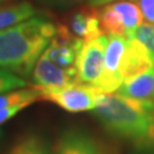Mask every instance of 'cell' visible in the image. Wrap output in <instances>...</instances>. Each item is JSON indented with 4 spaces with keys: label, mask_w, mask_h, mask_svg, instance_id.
<instances>
[{
    "label": "cell",
    "mask_w": 154,
    "mask_h": 154,
    "mask_svg": "<svg viewBox=\"0 0 154 154\" xmlns=\"http://www.w3.org/2000/svg\"><path fill=\"white\" fill-rule=\"evenodd\" d=\"M32 79L38 88H63L77 82V71L76 67L62 68L42 53L32 69Z\"/></svg>",
    "instance_id": "cell-9"
},
{
    "label": "cell",
    "mask_w": 154,
    "mask_h": 154,
    "mask_svg": "<svg viewBox=\"0 0 154 154\" xmlns=\"http://www.w3.org/2000/svg\"><path fill=\"white\" fill-rule=\"evenodd\" d=\"M55 32L57 26L42 16L0 31V69L28 76Z\"/></svg>",
    "instance_id": "cell-1"
},
{
    "label": "cell",
    "mask_w": 154,
    "mask_h": 154,
    "mask_svg": "<svg viewBox=\"0 0 154 154\" xmlns=\"http://www.w3.org/2000/svg\"><path fill=\"white\" fill-rule=\"evenodd\" d=\"M36 8L27 2L0 7V31L16 26L18 23L36 16Z\"/></svg>",
    "instance_id": "cell-13"
},
{
    "label": "cell",
    "mask_w": 154,
    "mask_h": 154,
    "mask_svg": "<svg viewBox=\"0 0 154 154\" xmlns=\"http://www.w3.org/2000/svg\"><path fill=\"white\" fill-rule=\"evenodd\" d=\"M7 154H54V150L40 135L28 134L18 139Z\"/></svg>",
    "instance_id": "cell-14"
},
{
    "label": "cell",
    "mask_w": 154,
    "mask_h": 154,
    "mask_svg": "<svg viewBox=\"0 0 154 154\" xmlns=\"http://www.w3.org/2000/svg\"><path fill=\"white\" fill-rule=\"evenodd\" d=\"M118 94L154 104V66L123 81L118 88Z\"/></svg>",
    "instance_id": "cell-12"
},
{
    "label": "cell",
    "mask_w": 154,
    "mask_h": 154,
    "mask_svg": "<svg viewBox=\"0 0 154 154\" xmlns=\"http://www.w3.org/2000/svg\"><path fill=\"white\" fill-rule=\"evenodd\" d=\"M114 2H121V0H86L88 5L91 7H102L105 5V4H109V3H114Z\"/></svg>",
    "instance_id": "cell-22"
},
{
    "label": "cell",
    "mask_w": 154,
    "mask_h": 154,
    "mask_svg": "<svg viewBox=\"0 0 154 154\" xmlns=\"http://www.w3.org/2000/svg\"><path fill=\"white\" fill-rule=\"evenodd\" d=\"M99 11L100 27L103 32L114 36L132 37L143 23V14L136 4L131 2H114L105 4Z\"/></svg>",
    "instance_id": "cell-4"
},
{
    "label": "cell",
    "mask_w": 154,
    "mask_h": 154,
    "mask_svg": "<svg viewBox=\"0 0 154 154\" xmlns=\"http://www.w3.org/2000/svg\"><path fill=\"white\" fill-rule=\"evenodd\" d=\"M40 100L38 90L33 86L31 89H16L0 94V109L14 107V105H31Z\"/></svg>",
    "instance_id": "cell-15"
},
{
    "label": "cell",
    "mask_w": 154,
    "mask_h": 154,
    "mask_svg": "<svg viewBox=\"0 0 154 154\" xmlns=\"http://www.w3.org/2000/svg\"><path fill=\"white\" fill-rule=\"evenodd\" d=\"M27 82L21 77H18L13 73L5 69H0V94L5 93V91L16 90L25 88Z\"/></svg>",
    "instance_id": "cell-17"
},
{
    "label": "cell",
    "mask_w": 154,
    "mask_h": 154,
    "mask_svg": "<svg viewBox=\"0 0 154 154\" xmlns=\"http://www.w3.org/2000/svg\"><path fill=\"white\" fill-rule=\"evenodd\" d=\"M2 140H3V130L0 128V145H2Z\"/></svg>",
    "instance_id": "cell-23"
},
{
    "label": "cell",
    "mask_w": 154,
    "mask_h": 154,
    "mask_svg": "<svg viewBox=\"0 0 154 154\" xmlns=\"http://www.w3.org/2000/svg\"><path fill=\"white\" fill-rule=\"evenodd\" d=\"M153 66L154 62L146 48L135 37L127 38V45L123 54L121 68L123 81L149 69Z\"/></svg>",
    "instance_id": "cell-11"
},
{
    "label": "cell",
    "mask_w": 154,
    "mask_h": 154,
    "mask_svg": "<svg viewBox=\"0 0 154 154\" xmlns=\"http://www.w3.org/2000/svg\"><path fill=\"white\" fill-rule=\"evenodd\" d=\"M64 25L75 37L84 42L93 41L102 36L103 30L100 27L99 11L95 7L86 5L71 13Z\"/></svg>",
    "instance_id": "cell-10"
},
{
    "label": "cell",
    "mask_w": 154,
    "mask_h": 154,
    "mask_svg": "<svg viewBox=\"0 0 154 154\" xmlns=\"http://www.w3.org/2000/svg\"><path fill=\"white\" fill-rule=\"evenodd\" d=\"M144 144H148L150 146H154V116L150 121V125H149V130H148V136H146V140Z\"/></svg>",
    "instance_id": "cell-21"
},
{
    "label": "cell",
    "mask_w": 154,
    "mask_h": 154,
    "mask_svg": "<svg viewBox=\"0 0 154 154\" xmlns=\"http://www.w3.org/2000/svg\"><path fill=\"white\" fill-rule=\"evenodd\" d=\"M46 4L53 7H58V8H68V7H73L77 5V4H81L82 2H86V0H42Z\"/></svg>",
    "instance_id": "cell-20"
},
{
    "label": "cell",
    "mask_w": 154,
    "mask_h": 154,
    "mask_svg": "<svg viewBox=\"0 0 154 154\" xmlns=\"http://www.w3.org/2000/svg\"><path fill=\"white\" fill-rule=\"evenodd\" d=\"M40 100H48L71 113L94 110L104 94L96 86L75 82L63 88H38Z\"/></svg>",
    "instance_id": "cell-3"
},
{
    "label": "cell",
    "mask_w": 154,
    "mask_h": 154,
    "mask_svg": "<svg viewBox=\"0 0 154 154\" xmlns=\"http://www.w3.org/2000/svg\"><path fill=\"white\" fill-rule=\"evenodd\" d=\"M137 4L144 19L149 23H154V0H137Z\"/></svg>",
    "instance_id": "cell-18"
},
{
    "label": "cell",
    "mask_w": 154,
    "mask_h": 154,
    "mask_svg": "<svg viewBox=\"0 0 154 154\" xmlns=\"http://www.w3.org/2000/svg\"><path fill=\"white\" fill-rule=\"evenodd\" d=\"M84 45V41L75 37L64 23L57 26V32L46 46L44 54L62 68L75 67L79 51Z\"/></svg>",
    "instance_id": "cell-7"
},
{
    "label": "cell",
    "mask_w": 154,
    "mask_h": 154,
    "mask_svg": "<svg viewBox=\"0 0 154 154\" xmlns=\"http://www.w3.org/2000/svg\"><path fill=\"white\" fill-rule=\"evenodd\" d=\"M127 45V37L110 35L104 57V67L96 88L103 93H114L123 84L122 59Z\"/></svg>",
    "instance_id": "cell-6"
},
{
    "label": "cell",
    "mask_w": 154,
    "mask_h": 154,
    "mask_svg": "<svg viewBox=\"0 0 154 154\" xmlns=\"http://www.w3.org/2000/svg\"><path fill=\"white\" fill-rule=\"evenodd\" d=\"M94 113L110 135L144 144L154 116V104L127 98L118 93H104Z\"/></svg>",
    "instance_id": "cell-2"
},
{
    "label": "cell",
    "mask_w": 154,
    "mask_h": 154,
    "mask_svg": "<svg viewBox=\"0 0 154 154\" xmlns=\"http://www.w3.org/2000/svg\"><path fill=\"white\" fill-rule=\"evenodd\" d=\"M108 38L100 36L93 41L84 42L76 59L77 82L96 86L104 67V57Z\"/></svg>",
    "instance_id": "cell-5"
},
{
    "label": "cell",
    "mask_w": 154,
    "mask_h": 154,
    "mask_svg": "<svg viewBox=\"0 0 154 154\" xmlns=\"http://www.w3.org/2000/svg\"><path fill=\"white\" fill-rule=\"evenodd\" d=\"M25 108H26V105H14V107L0 109V125L5 123L7 121H9V119H12L17 113H19Z\"/></svg>",
    "instance_id": "cell-19"
},
{
    "label": "cell",
    "mask_w": 154,
    "mask_h": 154,
    "mask_svg": "<svg viewBox=\"0 0 154 154\" xmlns=\"http://www.w3.org/2000/svg\"><path fill=\"white\" fill-rule=\"evenodd\" d=\"M132 37L139 40L146 48V50L149 51V54H150L154 62V23H141L136 28Z\"/></svg>",
    "instance_id": "cell-16"
},
{
    "label": "cell",
    "mask_w": 154,
    "mask_h": 154,
    "mask_svg": "<svg viewBox=\"0 0 154 154\" xmlns=\"http://www.w3.org/2000/svg\"><path fill=\"white\" fill-rule=\"evenodd\" d=\"M54 154H113L110 148L81 130H67L59 136L54 148Z\"/></svg>",
    "instance_id": "cell-8"
}]
</instances>
